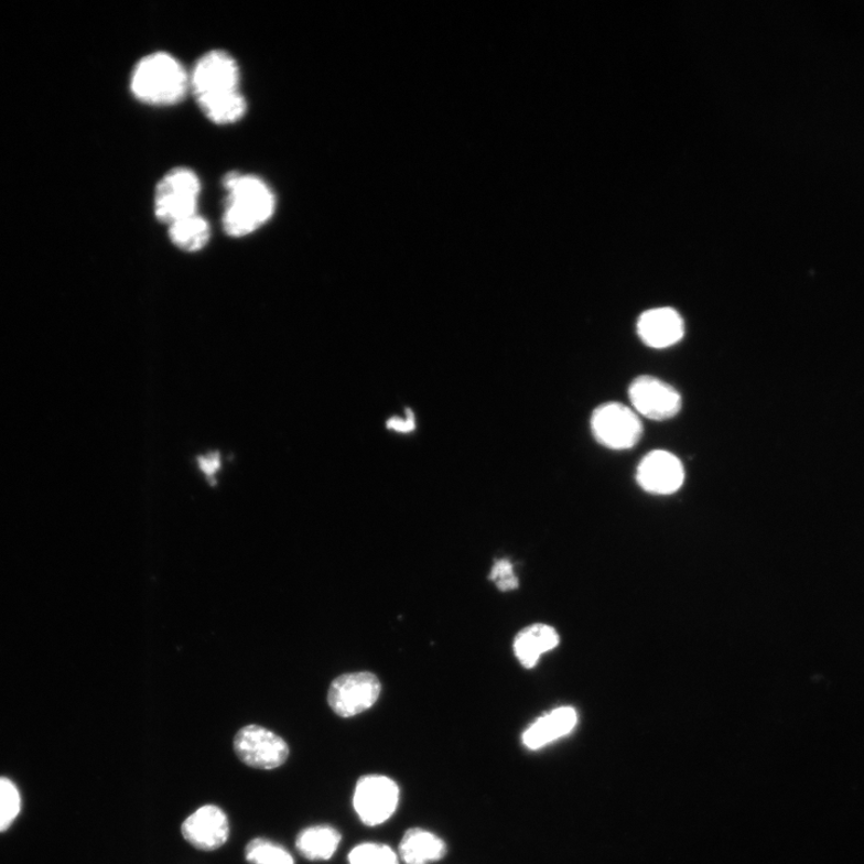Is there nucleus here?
<instances>
[{
	"label": "nucleus",
	"instance_id": "nucleus-15",
	"mask_svg": "<svg viewBox=\"0 0 864 864\" xmlns=\"http://www.w3.org/2000/svg\"><path fill=\"white\" fill-rule=\"evenodd\" d=\"M560 644L559 633L548 625H533L521 630L515 640V652L521 666L532 669L540 657Z\"/></svg>",
	"mask_w": 864,
	"mask_h": 864
},
{
	"label": "nucleus",
	"instance_id": "nucleus-5",
	"mask_svg": "<svg viewBox=\"0 0 864 864\" xmlns=\"http://www.w3.org/2000/svg\"><path fill=\"white\" fill-rule=\"evenodd\" d=\"M401 789L398 781L387 775L369 774L359 777L353 793V808L358 820L367 828L385 825L398 812Z\"/></svg>",
	"mask_w": 864,
	"mask_h": 864
},
{
	"label": "nucleus",
	"instance_id": "nucleus-19",
	"mask_svg": "<svg viewBox=\"0 0 864 864\" xmlns=\"http://www.w3.org/2000/svg\"><path fill=\"white\" fill-rule=\"evenodd\" d=\"M245 854L249 864H294L285 847L266 839L250 841Z\"/></svg>",
	"mask_w": 864,
	"mask_h": 864
},
{
	"label": "nucleus",
	"instance_id": "nucleus-18",
	"mask_svg": "<svg viewBox=\"0 0 864 864\" xmlns=\"http://www.w3.org/2000/svg\"><path fill=\"white\" fill-rule=\"evenodd\" d=\"M348 864H400L398 852L380 842H363L350 850Z\"/></svg>",
	"mask_w": 864,
	"mask_h": 864
},
{
	"label": "nucleus",
	"instance_id": "nucleus-7",
	"mask_svg": "<svg viewBox=\"0 0 864 864\" xmlns=\"http://www.w3.org/2000/svg\"><path fill=\"white\" fill-rule=\"evenodd\" d=\"M234 749L238 759L256 769H276L290 758L288 742L261 725L241 727L235 736Z\"/></svg>",
	"mask_w": 864,
	"mask_h": 864
},
{
	"label": "nucleus",
	"instance_id": "nucleus-8",
	"mask_svg": "<svg viewBox=\"0 0 864 864\" xmlns=\"http://www.w3.org/2000/svg\"><path fill=\"white\" fill-rule=\"evenodd\" d=\"M381 682L376 674L361 671L342 674L328 691V705L339 717L348 720L370 710L380 698Z\"/></svg>",
	"mask_w": 864,
	"mask_h": 864
},
{
	"label": "nucleus",
	"instance_id": "nucleus-3",
	"mask_svg": "<svg viewBox=\"0 0 864 864\" xmlns=\"http://www.w3.org/2000/svg\"><path fill=\"white\" fill-rule=\"evenodd\" d=\"M129 89L134 100L143 105L175 106L191 91V74L171 53L153 52L133 66Z\"/></svg>",
	"mask_w": 864,
	"mask_h": 864
},
{
	"label": "nucleus",
	"instance_id": "nucleus-13",
	"mask_svg": "<svg viewBox=\"0 0 864 864\" xmlns=\"http://www.w3.org/2000/svg\"><path fill=\"white\" fill-rule=\"evenodd\" d=\"M577 712L573 708H559L538 719L522 733L526 749L539 750L573 732Z\"/></svg>",
	"mask_w": 864,
	"mask_h": 864
},
{
	"label": "nucleus",
	"instance_id": "nucleus-1",
	"mask_svg": "<svg viewBox=\"0 0 864 864\" xmlns=\"http://www.w3.org/2000/svg\"><path fill=\"white\" fill-rule=\"evenodd\" d=\"M240 66L231 53L218 48L201 56L191 73V91L199 110L215 126H233L248 114L240 91Z\"/></svg>",
	"mask_w": 864,
	"mask_h": 864
},
{
	"label": "nucleus",
	"instance_id": "nucleus-11",
	"mask_svg": "<svg viewBox=\"0 0 864 864\" xmlns=\"http://www.w3.org/2000/svg\"><path fill=\"white\" fill-rule=\"evenodd\" d=\"M637 480L647 493L671 495L681 488L684 468L678 456L666 451H655L642 458Z\"/></svg>",
	"mask_w": 864,
	"mask_h": 864
},
{
	"label": "nucleus",
	"instance_id": "nucleus-4",
	"mask_svg": "<svg viewBox=\"0 0 864 864\" xmlns=\"http://www.w3.org/2000/svg\"><path fill=\"white\" fill-rule=\"evenodd\" d=\"M202 183L198 174L185 166L174 168L155 186V219L170 226L198 214Z\"/></svg>",
	"mask_w": 864,
	"mask_h": 864
},
{
	"label": "nucleus",
	"instance_id": "nucleus-21",
	"mask_svg": "<svg viewBox=\"0 0 864 864\" xmlns=\"http://www.w3.org/2000/svg\"><path fill=\"white\" fill-rule=\"evenodd\" d=\"M490 579L496 583V586L504 592L519 587V580L508 560H499L494 564Z\"/></svg>",
	"mask_w": 864,
	"mask_h": 864
},
{
	"label": "nucleus",
	"instance_id": "nucleus-12",
	"mask_svg": "<svg viewBox=\"0 0 864 864\" xmlns=\"http://www.w3.org/2000/svg\"><path fill=\"white\" fill-rule=\"evenodd\" d=\"M638 334L647 346L667 348L682 339L684 322L671 307L648 310L638 320Z\"/></svg>",
	"mask_w": 864,
	"mask_h": 864
},
{
	"label": "nucleus",
	"instance_id": "nucleus-22",
	"mask_svg": "<svg viewBox=\"0 0 864 864\" xmlns=\"http://www.w3.org/2000/svg\"><path fill=\"white\" fill-rule=\"evenodd\" d=\"M198 466L212 485H215V475L222 467V458L219 453H210L205 456L198 457Z\"/></svg>",
	"mask_w": 864,
	"mask_h": 864
},
{
	"label": "nucleus",
	"instance_id": "nucleus-23",
	"mask_svg": "<svg viewBox=\"0 0 864 864\" xmlns=\"http://www.w3.org/2000/svg\"><path fill=\"white\" fill-rule=\"evenodd\" d=\"M387 426L391 430L399 431L401 434H407V432L414 430V420L411 417V413L407 420H402V418L393 417L388 422Z\"/></svg>",
	"mask_w": 864,
	"mask_h": 864
},
{
	"label": "nucleus",
	"instance_id": "nucleus-6",
	"mask_svg": "<svg viewBox=\"0 0 864 864\" xmlns=\"http://www.w3.org/2000/svg\"><path fill=\"white\" fill-rule=\"evenodd\" d=\"M594 439L604 447L626 451L637 445L642 436V424L637 413L623 403H604L591 418Z\"/></svg>",
	"mask_w": 864,
	"mask_h": 864
},
{
	"label": "nucleus",
	"instance_id": "nucleus-10",
	"mask_svg": "<svg viewBox=\"0 0 864 864\" xmlns=\"http://www.w3.org/2000/svg\"><path fill=\"white\" fill-rule=\"evenodd\" d=\"M231 827L224 810L215 804L202 806L182 823L183 839L201 852H215L223 847Z\"/></svg>",
	"mask_w": 864,
	"mask_h": 864
},
{
	"label": "nucleus",
	"instance_id": "nucleus-20",
	"mask_svg": "<svg viewBox=\"0 0 864 864\" xmlns=\"http://www.w3.org/2000/svg\"><path fill=\"white\" fill-rule=\"evenodd\" d=\"M21 812V795L8 778H0V832L12 827Z\"/></svg>",
	"mask_w": 864,
	"mask_h": 864
},
{
	"label": "nucleus",
	"instance_id": "nucleus-2",
	"mask_svg": "<svg viewBox=\"0 0 864 864\" xmlns=\"http://www.w3.org/2000/svg\"><path fill=\"white\" fill-rule=\"evenodd\" d=\"M223 186L227 195L222 222L228 237L246 238L273 219L278 199L259 175L231 171L225 175Z\"/></svg>",
	"mask_w": 864,
	"mask_h": 864
},
{
	"label": "nucleus",
	"instance_id": "nucleus-16",
	"mask_svg": "<svg viewBox=\"0 0 864 864\" xmlns=\"http://www.w3.org/2000/svg\"><path fill=\"white\" fill-rule=\"evenodd\" d=\"M343 842V834L332 825H314L296 835L295 847L306 860L326 862L334 857Z\"/></svg>",
	"mask_w": 864,
	"mask_h": 864
},
{
	"label": "nucleus",
	"instance_id": "nucleus-14",
	"mask_svg": "<svg viewBox=\"0 0 864 864\" xmlns=\"http://www.w3.org/2000/svg\"><path fill=\"white\" fill-rule=\"evenodd\" d=\"M449 854V845L438 833L424 828H411L401 836L398 855L404 864H431Z\"/></svg>",
	"mask_w": 864,
	"mask_h": 864
},
{
	"label": "nucleus",
	"instance_id": "nucleus-9",
	"mask_svg": "<svg viewBox=\"0 0 864 864\" xmlns=\"http://www.w3.org/2000/svg\"><path fill=\"white\" fill-rule=\"evenodd\" d=\"M633 408L652 421H668L677 415L682 399L677 389L651 376L638 377L629 387Z\"/></svg>",
	"mask_w": 864,
	"mask_h": 864
},
{
	"label": "nucleus",
	"instance_id": "nucleus-17",
	"mask_svg": "<svg viewBox=\"0 0 864 864\" xmlns=\"http://www.w3.org/2000/svg\"><path fill=\"white\" fill-rule=\"evenodd\" d=\"M210 235L212 229L208 220L199 214L169 226V237L172 245L185 252L204 250L210 240Z\"/></svg>",
	"mask_w": 864,
	"mask_h": 864
}]
</instances>
